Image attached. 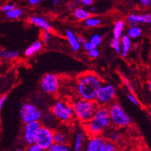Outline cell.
Segmentation results:
<instances>
[{"label": "cell", "instance_id": "6da1fadb", "mask_svg": "<svg viewBox=\"0 0 151 151\" xmlns=\"http://www.w3.org/2000/svg\"><path fill=\"white\" fill-rule=\"evenodd\" d=\"M102 84L101 79L94 73H84L77 81V93L80 98L94 101Z\"/></svg>", "mask_w": 151, "mask_h": 151}, {"label": "cell", "instance_id": "7a4b0ae2", "mask_svg": "<svg viewBox=\"0 0 151 151\" xmlns=\"http://www.w3.org/2000/svg\"><path fill=\"white\" fill-rule=\"evenodd\" d=\"M109 108L99 106L90 121L84 123L85 131L90 137L101 135L111 125Z\"/></svg>", "mask_w": 151, "mask_h": 151}, {"label": "cell", "instance_id": "3957f363", "mask_svg": "<svg viewBox=\"0 0 151 151\" xmlns=\"http://www.w3.org/2000/svg\"><path fill=\"white\" fill-rule=\"evenodd\" d=\"M98 107L99 106L95 101H89L80 98L75 100L72 104L75 116L83 124L90 121Z\"/></svg>", "mask_w": 151, "mask_h": 151}, {"label": "cell", "instance_id": "277c9868", "mask_svg": "<svg viewBox=\"0 0 151 151\" xmlns=\"http://www.w3.org/2000/svg\"><path fill=\"white\" fill-rule=\"evenodd\" d=\"M109 115L111 124L116 127H126L131 124L130 116L119 103L114 102L110 105Z\"/></svg>", "mask_w": 151, "mask_h": 151}, {"label": "cell", "instance_id": "5b68a950", "mask_svg": "<svg viewBox=\"0 0 151 151\" xmlns=\"http://www.w3.org/2000/svg\"><path fill=\"white\" fill-rule=\"evenodd\" d=\"M51 113L58 121L69 123L75 116L72 105L63 101H58L51 107Z\"/></svg>", "mask_w": 151, "mask_h": 151}, {"label": "cell", "instance_id": "8992f818", "mask_svg": "<svg viewBox=\"0 0 151 151\" xmlns=\"http://www.w3.org/2000/svg\"><path fill=\"white\" fill-rule=\"evenodd\" d=\"M20 117L24 124L39 121L42 117V112L35 104L24 102L20 107Z\"/></svg>", "mask_w": 151, "mask_h": 151}, {"label": "cell", "instance_id": "52a82bcc", "mask_svg": "<svg viewBox=\"0 0 151 151\" xmlns=\"http://www.w3.org/2000/svg\"><path fill=\"white\" fill-rule=\"evenodd\" d=\"M116 98V90L112 84H102L95 98V102L98 106H110L114 102Z\"/></svg>", "mask_w": 151, "mask_h": 151}, {"label": "cell", "instance_id": "ba28073f", "mask_svg": "<svg viewBox=\"0 0 151 151\" xmlns=\"http://www.w3.org/2000/svg\"><path fill=\"white\" fill-rule=\"evenodd\" d=\"M40 88L42 91L46 94H56L60 88V81L58 77L52 73L46 74L41 79Z\"/></svg>", "mask_w": 151, "mask_h": 151}, {"label": "cell", "instance_id": "9c48e42d", "mask_svg": "<svg viewBox=\"0 0 151 151\" xmlns=\"http://www.w3.org/2000/svg\"><path fill=\"white\" fill-rule=\"evenodd\" d=\"M54 131L47 126H42L38 130L35 144L44 150H47L54 144Z\"/></svg>", "mask_w": 151, "mask_h": 151}, {"label": "cell", "instance_id": "30bf717a", "mask_svg": "<svg viewBox=\"0 0 151 151\" xmlns=\"http://www.w3.org/2000/svg\"><path fill=\"white\" fill-rule=\"evenodd\" d=\"M41 127L39 121H34L25 124L23 131V140L25 144L31 145L35 143L38 131Z\"/></svg>", "mask_w": 151, "mask_h": 151}, {"label": "cell", "instance_id": "8fae6325", "mask_svg": "<svg viewBox=\"0 0 151 151\" xmlns=\"http://www.w3.org/2000/svg\"><path fill=\"white\" fill-rule=\"evenodd\" d=\"M127 22L129 26H134L139 24L151 25V13L130 14L127 17Z\"/></svg>", "mask_w": 151, "mask_h": 151}, {"label": "cell", "instance_id": "7c38bea8", "mask_svg": "<svg viewBox=\"0 0 151 151\" xmlns=\"http://www.w3.org/2000/svg\"><path fill=\"white\" fill-rule=\"evenodd\" d=\"M107 140L101 135L90 137L84 151H101Z\"/></svg>", "mask_w": 151, "mask_h": 151}, {"label": "cell", "instance_id": "4fadbf2b", "mask_svg": "<svg viewBox=\"0 0 151 151\" xmlns=\"http://www.w3.org/2000/svg\"><path fill=\"white\" fill-rule=\"evenodd\" d=\"M29 22H30V24L35 25L38 28H40L43 31L51 32L52 30V25L45 19L41 17V16L33 15V16L29 18Z\"/></svg>", "mask_w": 151, "mask_h": 151}, {"label": "cell", "instance_id": "5bb4252c", "mask_svg": "<svg viewBox=\"0 0 151 151\" xmlns=\"http://www.w3.org/2000/svg\"><path fill=\"white\" fill-rule=\"evenodd\" d=\"M66 38L68 42L69 45L71 46V49L73 52H78L81 48V44L80 42L78 40V37L75 35V33L73 32L71 30H66Z\"/></svg>", "mask_w": 151, "mask_h": 151}, {"label": "cell", "instance_id": "9a60e30c", "mask_svg": "<svg viewBox=\"0 0 151 151\" xmlns=\"http://www.w3.org/2000/svg\"><path fill=\"white\" fill-rule=\"evenodd\" d=\"M121 50L120 54L121 55L122 57H127L128 55L129 52L131 49L132 47V42H131V38L127 35H124L121 38Z\"/></svg>", "mask_w": 151, "mask_h": 151}, {"label": "cell", "instance_id": "2e32d148", "mask_svg": "<svg viewBox=\"0 0 151 151\" xmlns=\"http://www.w3.org/2000/svg\"><path fill=\"white\" fill-rule=\"evenodd\" d=\"M42 47H43V42L42 41H35L25 49V55L26 57H31V56H32L33 55H35L37 52H40Z\"/></svg>", "mask_w": 151, "mask_h": 151}, {"label": "cell", "instance_id": "e0dca14e", "mask_svg": "<svg viewBox=\"0 0 151 151\" xmlns=\"http://www.w3.org/2000/svg\"><path fill=\"white\" fill-rule=\"evenodd\" d=\"M73 15L78 21H85L87 19L91 16V13L83 8H75L73 12Z\"/></svg>", "mask_w": 151, "mask_h": 151}, {"label": "cell", "instance_id": "ac0fdd59", "mask_svg": "<svg viewBox=\"0 0 151 151\" xmlns=\"http://www.w3.org/2000/svg\"><path fill=\"white\" fill-rule=\"evenodd\" d=\"M19 57V52L15 50H0V58L5 60H15Z\"/></svg>", "mask_w": 151, "mask_h": 151}, {"label": "cell", "instance_id": "d6986e66", "mask_svg": "<svg viewBox=\"0 0 151 151\" xmlns=\"http://www.w3.org/2000/svg\"><path fill=\"white\" fill-rule=\"evenodd\" d=\"M125 23L123 20H118L115 22L113 29V38H120L123 36Z\"/></svg>", "mask_w": 151, "mask_h": 151}, {"label": "cell", "instance_id": "ffe728a7", "mask_svg": "<svg viewBox=\"0 0 151 151\" xmlns=\"http://www.w3.org/2000/svg\"><path fill=\"white\" fill-rule=\"evenodd\" d=\"M84 136L82 132L77 133L76 137H75V144H74V151H81L84 146Z\"/></svg>", "mask_w": 151, "mask_h": 151}, {"label": "cell", "instance_id": "44dd1931", "mask_svg": "<svg viewBox=\"0 0 151 151\" xmlns=\"http://www.w3.org/2000/svg\"><path fill=\"white\" fill-rule=\"evenodd\" d=\"M142 29L140 27L137 25L134 26H130V28L127 30V35L130 37L131 39H135L141 36Z\"/></svg>", "mask_w": 151, "mask_h": 151}, {"label": "cell", "instance_id": "7402d4cb", "mask_svg": "<svg viewBox=\"0 0 151 151\" xmlns=\"http://www.w3.org/2000/svg\"><path fill=\"white\" fill-rule=\"evenodd\" d=\"M54 143L65 144L68 143V137L65 133L61 131H54Z\"/></svg>", "mask_w": 151, "mask_h": 151}, {"label": "cell", "instance_id": "603a6c76", "mask_svg": "<svg viewBox=\"0 0 151 151\" xmlns=\"http://www.w3.org/2000/svg\"><path fill=\"white\" fill-rule=\"evenodd\" d=\"M6 16L9 19H17L22 15L23 11L21 8H16L12 9L11 11L6 12Z\"/></svg>", "mask_w": 151, "mask_h": 151}, {"label": "cell", "instance_id": "cb8c5ba5", "mask_svg": "<svg viewBox=\"0 0 151 151\" xmlns=\"http://www.w3.org/2000/svg\"><path fill=\"white\" fill-rule=\"evenodd\" d=\"M45 151H70V149L67 144H61L54 143Z\"/></svg>", "mask_w": 151, "mask_h": 151}, {"label": "cell", "instance_id": "d4e9b609", "mask_svg": "<svg viewBox=\"0 0 151 151\" xmlns=\"http://www.w3.org/2000/svg\"><path fill=\"white\" fill-rule=\"evenodd\" d=\"M84 24L87 27L89 28H94L101 25V19L97 17H89L84 21Z\"/></svg>", "mask_w": 151, "mask_h": 151}, {"label": "cell", "instance_id": "484cf974", "mask_svg": "<svg viewBox=\"0 0 151 151\" xmlns=\"http://www.w3.org/2000/svg\"><path fill=\"white\" fill-rule=\"evenodd\" d=\"M110 45L116 52V53L120 54L121 50V42L120 38H112L110 42Z\"/></svg>", "mask_w": 151, "mask_h": 151}, {"label": "cell", "instance_id": "4316f807", "mask_svg": "<svg viewBox=\"0 0 151 151\" xmlns=\"http://www.w3.org/2000/svg\"><path fill=\"white\" fill-rule=\"evenodd\" d=\"M101 151H118L117 146L111 141H106Z\"/></svg>", "mask_w": 151, "mask_h": 151}, {"label": "cell", "instance_id": "83f0119b", "mask_svg": "<svg viewBox=\"0 0 151 151\" xmlns=\"http://www.w3.org/2000/svg\"><path fill=\"white\" fill-rule=\"evenodd\" d=\"M89 41H90L95 47H98V45H100L101 44L102 41H103V38H102L101 35H100L99 34H94L91 37L90 40Z\"/></svg>", "mask_w": 151, "mask_h": 151}, {"label": "cell", "instance_id": "f1b7e54d", "mask_svg": "<svg viewBox=\"0 0 151 151\" xmlns=\"http://www.w3.org/2000/svg\"><path fill=\"white\" fill-rule=\"evenodd\" d=\"M108 137H109L110 141L115 143V142H117L120 140L121 135H120V134H119L118 132H117V131H113V132L110 133Z\"/></svg>", "mask_w": 151, "mask_h": 151}, {"label": "cell", "instance_id": "f546056e", "mask_svg": "<svg viewBox=\"0 0 151 151\" xmlns=\"http://www.w3.org/2000/svg\"><path fill=\"white\" fill-rule=\"evenodd\" d=\"M25 151H45V150H44L40 146H38V144L35 143V144L28 146Z\"/></svg>", "mask_w": 151, "mask_h": 151}, {"label": "cell", "instance_id": "4dcf8cb0", "mask_svg": "<svg viewBox=\"0 0 151 151\" xmlns=\"http://www.w3.org/2000/svg\"><path fill=\"white\" fill-rule=\"evenodd\" d=\"M15 6L14 5V4L12 3H7V4H5V5H3L2 6H1V11L3 12H5V13H6V12H8L11 11L12 9H15Z\"/></svg>", "mask_w": 151, "mask_h": 151}, {"label": "cell", "instance_id": "1f68e13d", "mask_svg": "<svg viewBox=\"0 0 151 151\" xmlns=\"http://www.w3.org/2000/svg\"><path fill=\"white\" fill-rule=\"evenodd\" d=\"M82 45H83V47H84V50H86L87 52H89V51H91V50L97 48V47H95L94 45L92 44L90 41H86V42H84V44H82Z\"/></svg>", "mask_w": 151, "mask_h": 151}, {"label": "cell", "instance_id": "d6a6232c", "mask_svg": "<svg viewBox=\"0 0 151 151\" xmlns=\"http://www.w3.org/2000/svg\"><path fill=\"white\" fill-rule=\"evenodd\" d=\"M42 42H44V43H48V42L50 41V38H51V34H50V32L44 31L42 35Z\"/></svg>", "mask_w": 151, "mask_h": 151}, {"label": "cell", "instance_id": "836d02e7", "mask_svg": "<svg viewBox=\"0 0 151 151\" xmlns=\"http://www.w3.org/2000/svg\"><path fill=\"white\" fill-rule=\"evenodd\" d=\"M88 55L90 56L92 58H97L99 56V51L97 49V48H94V49L91 50L89 52H88Z\"/></svg>", "mask_w": 151, "mask_h": 151}, {"label": "cell", "instance_id": "e575fe53", "mask_svg": "<svg viewBox=\"0 0 151 151\" xmlns=\"http://www.w3.org/2000/svg\"><path fill=\"white\" fill-rule=\"evenodd\" d=\"M127 98H128L129 101H130L133 104H134V105H139V101H138V100L137 99L136 97L134 95V94H132V93L128 94Z\"/></svg>", "mask_w": 151, "mask_h": 151}, {"label": "cell", "instance_id": "d590c367", "mask_svg": "<svg viewBox=\"0 0 151 151\" xmlns=\"http://www.w3.org/2000/svg\"><path fill=\"white\" fill-rule=\"evenodd\" d=\"M6 99H7V94H2L0 97V112L2 111V108H3V106L6 103Z\"/></svg>", "mask_w": 151, "mask_h": 151}, {"label": "cell", "instance_id": "8d00e7d4", "mask_svg": "<svg viewBox=\"0 0 151 151\" xmlns=\"http://www.w3.org/2000/svg\"><path fill=\"white\" fill-rule=\"evenodd\" d=\"M124 83L125 86L127 88V89H128L129 91H130V93H132V94H134V88H133L132 85H131V84L130 83V81H129L128 80H127V79H124Z\"/></svg>", "mask_w": 151, "mask_h": 151}, {"label": "cell", "instance_id": "74e56055", "mask_svg": "<svg viewBox=\"0 0 151 151\" xmlns=\"http://www.w3.org/2000/svg\"><path fill=\"white\" fill-rule=\"evenodd\" d=\"M141 5L144 7H149L151 4V0H139Z\"/></svg>", "mask_w": 151, "mask_h": 151}, {"label": "cell", "instance_id": "f35d334b", "mask_svg": "<svg viewBox=\"0 0 151 151\" xmlns=\"http://www.w3.org/2000/svg\"><path fill=\"white\" fill-rule=\"evenodd\" d=\"M93 2H94V0H81V4L86 6H91Z\"/></svg>", "mask_w": 151, "mask_h": 151}, {"label": "cell", "instance_id": "ab89813d", "mask_svg": "<svg viewBox=\"0 0 151 151\" xmlns=\"http://www.w3.org/2000/svg\"><path fill=\"white\" fill-rule=\"evenodd\" d=\"M28 2L31 6H36L40 2V0H28Z\"/></svg>", "mask_w": 151, "mask_h": 151}, {"label": "cell", "instance_id": "60d3db41", "mask_svg": "<svg viewBox=\"0 0 151 151\" xmlns=\"http://www.w3.org/2000/svg\"><path fill=\"white\" fill-rule=\"evenodd\" d=\"M78 42H80V44H84V42H86V40L84 39V38H83V37H81V36L78 37Z\"/></svg>", "mask_w": 151, "mask_h": 151}, {"label": "cell", "instance_id": "b9f144b4", "mask_svg": "<svg viewBox=\"0 0 151 151\" xmlns=\"http://www.w3.org/2000/svg\"><path fill=\"white\" fill-rule=\"evenodd\" d=\"M61 2V0H53V4L54 6H58V4H59V2Z\"/></svg>", "mask_w": 151, "mask_h": 151}, {"label": "cell", "instance_id": "7bdbcfd3", "mask_svg": "<svg viewBox=\"0 0 151 151\" xmlns=\"http://www.w3.org/2000/svg\"><path fill=\"white\" fill-rule=\"evenodd\" d=\"M148 88H149L150 92V94H151V79L148 81Z\"/></svg>", "mask_w": 151, "mask_h": 151}, {"label": "cell", "instance_id": "ee69618b", "mask_svg": "<svg viewBox=\"0 0 151 151\" xmlns=\"http://www.w3.org/2000/svg\"><path fill=\"white\" fill-rule=\"evenodd\" d=\"M96 11V9L95 8H94V7H92L91 9V12H94Z\"/></svg>", "mask_w": 151, "mask_h": 151}, {"label": "cell", "instance_id": "f6af8a7d", "mask_svg": "<svg viewBox=\"0 0 151 151\" xmlns=\"http://www.w3.org/2000/svg\"><path fill=\"white\" fill-rule=\"evenodd\" d=\"M15 151H24V150H23L22 148H17V149L15 150Z\"/></svg>", "mask_w": 151, "mask_h": 151}, {"label": "cell", "instance_id": "bcb514c9", "mask_svg": "<svg viewBox=\"0 0 151 151\" xmlns=\"http://www.w3.org/2000/svg\"><path fill=\"white\" fill-rule=\"evenodd\" d=\"M150 116H151V108H150Z\"/></svg>", "mask_w": 151, "mask_h": 151}, {"label": "cell", "instance_id": "7dc6e473", "mask_svg": "<svg viewBox=\"0 0 151 151\" xmlns=\"http://www.w3.org/2000/svg\"><path fill=\"white\" fill-rule=\"evenodd\" d=\"M149 7L150 8V9H151V4H150V6H149Z\"/></svg>", "mask_w": 151, "mask_h": 151}, {"label": "cell", "instance_id": "c3c4849f", "mask_svg": "<svg viewBox=\"0 0 151 151\" xmlns=\"http://www.w3.org/2000/svg\"><path fill=\"white\" fill-rule=\"evenodd\" d=\"M0 81H1V78H0Z\"/></svg>", "mask_w": 151, "mask_h": 151}, {"label": "cell", "instance_id": "681fc988", "mask_svg": "<svg viewBox=\"0 0 151 151\" xmlns=\"http://www.w3.org/2000/svg\"></svg>", "mask_w": 151, "mask_h": 151}]
</instances>
